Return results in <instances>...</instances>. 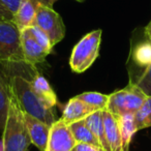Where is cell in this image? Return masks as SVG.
I'll return each instance as SVG.
<instances>
[{
  "instance_id": "obj_1",
  "label": "cell",
  "mask_w": 151,
  "mask_h": 151,
  "mask_svg": "<svg viewBox=\"0 0 151 151\" xmlns=\"http://www.w3.org/2000/svg\"><path fill=\"white\" fill-rule=\"evenodd\" d=\"M7 83L9 91L16 97L23 112L50 126L56 121L53 112L54 108L36 94L30 80L21 75H15L9 78Z\"/></svg>"
},
{
  "instance_id": "obj_2",
  "label": "cell",
  "mask_w": 151,
  "mask_h": 151,
  "mask_svg": "<svg viewBox=\"0 0 151 151\" xmlns=\"http://www.w3.org/2000/svg\"><path fill=\"white\" fill-rule=\"evenodd\" d=\"M9 94V113L2 132V151H26L32 143L24 119L23 110L11 91Z\"/></svg>"
},
{
  "instance_id": "obj_3",
  "label": "cell",
  "mask_w": 151,
  "mask_h": 151,
  "mask_svg": "<svg viewBox=\"0 0 151 151\" xmlns=\"http://www.w3.org/2000/svg\"><path fill=\"white\" fill-rule=\"evenodd\" d=\"M103 30L96 29L83 36L73 49L69 65L73 71L81 73L94 63L99 55Z\"/></svg>"
},
{
  "instance_id": "obj_4",
  "label": "cell",
  "mask_w": 151,
  "mask_h": 151,
  "mask_svg": "<svg viewBox=\"0 0 151 151\" xmlns=\"http://www.w3.org/2000/svg\"><path fill=\"white\" fill-rule=\"evenodd\" d=\"M146 99V95L134 83H129L125 88L117 90L109 95L107 110L115 117L125 114L134 115L142 107Z\"/></svg>"
},
{
  "instance_id": "obj_5",
  "label": "cell",
  "mask_w": 151,
  "mask_h": 151,
  "mask_svg": "<svg viewBox=\"0 0 151 151\" xmlns=\"http://www.w3.org/2000/svg\"><path fill=\"white\" fill-rule=\"evenodd\" d=\"M0 62H24L21 31L13 21L0 20Z\"/></svg>"
},
{
  "instance_id": "obj_6",
  "label": "cell",
  "mask_w": 151,
  "mask_h": 151,
  "mask_svg": "<svg viewBox=\"0 0 151 151\" xmlns=\"http://www.w3.org/2000/svg\"><path fill=\"white\" fill-rule=\"evenodd\" d=\"M34 25L42 30L51 40L53 47L60 42L65 36V26L62 18L51 5L40 2L36 13Z\"/></svg>"
},
{
  "instance_id": "obj_7",
  "label": "cell",
  "mask_w": 151,
  "mask_h": 151,
  "mask_svg": "<svg viewBox=\"0 0 151 151\" xmlns=\"http://www.w3.org/2000/svg\"><path fill=\"white\" fill-rule=\"evenodd\" d=\"M77 145L69 125L61 119L51 125L46 151H71Z\"/></svg>"
},
{
  "instance_id": "obj_8",
  "label": "cell",
  "mask_w": 151,
  "mask_h": 151,
  "mask_svg": "<svg viewBox=\"0 0 151 151\" xmlns=\"http://www.w3.org/2000/svg\"><path fill=\"white\" fill-rule=\"evenodd\" d=\"M21 46L24 63L29 66L34 67L35 65L44 62L49 55V53L46 52L34 40L29 28L21 31Z\"/></svg>"
},
{
  "instance_id": "obj_9",
  "label": "cell",
  "mask_w": 151,
  "mask_h": 151,
  "mask_svg": "<svg viewBox=\"0 0 151 151\" xmlns=\"http://www.w3.org/2000/svg\"><path fill=\"white\" fill-rule=\"evenodd\" d=\"M24 113V119H25L26 125L28 128L31 143L36 146L40 151H46L47 143H48L49 132H50L51 126L46 124L45 122L32 117L29 114Z\"/></svg>"
},
{
  "instance_id": "obj_10",
  "label": "cell",
  "mask_w": 151,
  "mask_h": 151,
  "mask_svg": "<svg viewBox=\"0 0 151 151\" xmlns=\"http://www.w3.org/2000/svg\"><path fill=\"white\" fill-rule=\"evenodd\" d=\"M93 112H95L94 109H92L91 107H89L88 105H86L75 96L67 101L64 109H63L62 117L60 119L63 122H65L67 125H69L73 122L84 120Z\"/></svg>"
},
{
  "instance_id": "obj_11",
  "label": "cell",
  "mask_w": 151,
  "mask_h": 151,
  "mask_svg": "<svg viewBox=\"0 0 151 151\" xmlns=\"http://www.w3.org/2000/svg\"><path fill=\"white\" fill-rule=\"evenodd\" d=\"M40 4V0H24L21 6L14 15L13 22L20 31L30 28L34 25L37 9Z\"/></svg>"
},
{
  "instance_id": "obj_12",
  "label": "cell",
  "mask_w": 151,
  "mask_h": 151,
  "mask_svg": "<svg viewBox=\"0 0 151 151\" xmlns=\"http://www.w3.org/2000/svg\"><path fill=\"white\" fill-rule=\"evenodd\" d=\"M104 117V125H105V134L106 139L109 144L111 151H123L122 148V139L120 134L119 124H118L117 118L110 113L108 110L103 111Z\"/></svg>"
},
{
  "instance_id": "obj_13",
  "label": "cell",
  "mask_w": 151,
  "mask_h": 151,
  "mask_svg": "<svg viewBox=\"0 0 151 151\" xmlns=\"http://www.w3.org/2000/svg\"><path fill=\"white\" fill-rule=\"evenodd\" d=\"M30 84H31L32 88L35 91L36 94L40 97H42L51 107L54 108L57 105L56 93L44 76L40 75V73H35V76L30 80Z\"/></svg>"
},
{
  "instance_id": "obj_14",
  "label": "cell",
  "mask_w": 151,
  "mask_h": 151,
  "mask_svg": "<svg viewBox=\"0 0 151 151\" xmlns=\"http://www.w3.org/2000/svg\"><path fill=\"white\" fill-rule=\"evenodd\" d=\"M87 126L89 129L92 132V134L95 136V138L99 140L101 148L104 151H111L110 150L109 144L106 139L105 134V125H104V117H103V111H95L92 114L85 118Z\"/></svg>"
},
{
  "instance_id": "obj_15",
  "label": "cell",
  "mask_w": 151,
  "mask_h": 151,
  "mask_svg": "<svg viewBox=\"0 0 151 151\" xmlns=\"http://www.w3.org/2000/svg\"><path fill=\"white\" fill-rule=\"evenodd\" d=\"M116 118H117L120 134H121L122 148H123V151H128V147L132 140V137L138 132L134 115V114H125V115L118 116Z\"/></svg>"
},
{
  "instance_id": "obj_16",
  "label": "cell",
  "mask_w": 151,
  "mask_h": 151,
  "mask_svg": "<svg viewBox=\"0 0 151 151\" xmlns=\"http://www.w3.org/2000/svg\"><path fill=\"white\" fill-rule=\"evenodd\" d=\"M69 128H70V132L73 134L77 144H89L101 148L99 140L95 138L92 132L89 129L85 120H80V121L69 124Z\"/></svg>"
},
{
  "instance_id": "obj_17",
  "label": "cell",
  "mask_w": 151,
  "mask_h": 151,
  "mask_svg": "<svg viewBox=\"0 0 151 151\" xmlns=\"http://www.w3.org/2000/svg\"><path fill=\"white\" fill-rule=\"evenodd\" d=\"M76 97L88 105L92 109H94L95 111H105L108 108L109 95L104 94V93L89 91V92L81 93Z\"/></svg>"
},
{
  "instance_id": "obj_18",
  "label": "cell",
  "mask_w": 151,
  "mask_h": 151,
  "mask_svg": "<svg viewBox=\"0 0 151 151\" xmlns=\"http://www.w3.org/2000/svg\"><path fill=\"white\" fill-rule=\"evenodd\" d=\"M9 97L11 94H9V83L0 73V130L2 132L7 118V113H9Z\"/></svg>"
},
{
  "instance_id": "obj_19",
  "label": "cell",
  "mask_w": 151,
  "mask_h": 151,
  "mask_svg": "<svg viewBox=\"0 0 151 151\" xmlns=\"http://www.w3.org/2000/svg\"><path fill=\"white\" fill-rule=\"evenodd\" d=\"M134 62L145 68L151 64V42L148 38L134 48Z\"/></svg>"
},
{
  "instance_id": "obj_20",
  "label": "cell",
  "mask_w": 151,
  "mask_h": 151,
  "mask_svg": "<svg viewBox=\"0 0 151 151\" xmlns=\"http://www.w3.org/2000/svg\"><path fill=\"white\" fill-rule=\"evenodd\" d=\"M134 120L138 130L151 127V97H147L142 107L134 114Z\"/></svg>"
},
{
  "instance_id": "obj_21",
  "label": "cell",
  "mask_w": 151,
  "mask_h": 151,
  "mask_svg": "<svg viewBox=\"0 0 151 151\" xmlns=\"http://www.w3.org/2000/svg\"><path fill=\"white\" fill-rule=\"evenodd\" d=\"M30 32H31L32 36L34 37V40L37 42V44L44 49L46 52H48L50 54L53 50V45L51 44V40L49 38V36L42 31L40 28H38L37 26L33 25L29 28Z\"/></svg>"
},
{
  "instance_id": "obj_22",
  "label": "cell",
  "mask_w": 151,
  "mask_h": 151,
  "mask_svg": "<svg viewBox=\"0 0 151 151\" xmlns=\"http://www.w3.org/2000/svg\"><path fill=\"white\" fill-rule=\"evenodd\" d=\"M134 84L146 95V97H151V64L144 69L140 79Z\"/></svg>"
},
{
  "instance_id": "obj_23",
  "label": "cell",
  "mask_w": 151,
  "mask_h": 151,
  "mask_svg": "<svg viewBox=\"0 0 151 151\" xmlns=\"http://www.w3.org/2000/svg\"><path fill=\"white\" fill-rule=\"evenodd\" d=\"M23 1L24 0H0V2L2 3L7 9H9L13 13V15L17 13Z\"/></svg>"
},
{
  "instance_id": "obj_24",
  "label": "cell",
  "mask_w": 151,
  "mask_h": 151,
  "mask_svg": "<svg viewBox=\"0 0 151 151\" xmlns=\"http://www.w3.org/2000/svg\"><path fill=\"white\" fill-rule=\"evenodd\" d=\"M0 20H7V21L14 20L13 13L9 9H7L1 2H0Z\"/></svg>"
},
{
  "instance_id": "obj_25",
  "label": "cell",
  "mask_w": 151,
  "mask_h": 151,
  "mask_svg": "<svg viewBox=\"0 0 151 151\" xmlns=\"http://www.w3.org/2000/svg\"><path fill=\"white\" fill-rule=\"evenodd\" d=\"M76 151H104L101 147L93 146L89 144H77L75 147Z\"/></svg>"
},
{
  "instance_id": "obj_26",
  "label": "cell",
  "mask_w": 151,
  "mask_h": 151,
  "mask_svg": "<svg viewBox=\"0 0 151 151\" xmlns=\"http://www.w3.org/2000/svg\"><path fill=\"white\" fill-rule=\"evenodd\" d=\"M145 34H146L147 38L151 42V21L149 22V24L145 28Z\"/></svg>"
},
{
  "instance_id": "obj_27",
  "label": "cell",
  "mask_w": 151,
  "mask_h": 151,
  "mask_svg": "<svg viewBox=\"0 0 151 151\" xmlns=\"http://www.w3.org/2000/svg\"><path fill=\"white\" fill-rule=\"evenodd\" d=\"M40 2H42V3H46V4L50 5V3L53 2V1H55V0H40Z\"/></svg>"
},
{
  "instance_id": "obj_28",
  "label": "cell",
  "mask_w": 151,
  "mask_h": 151,
  "mask_svg": "<svg viewBox=\"0 0 151 151\" xmlns=\"http://www.w3.org/2000/svg\"><path fill=\"white\" fill-rule=\"evenodd\" d=\"M71 151H76V150H75V148H73V150H71Z\"/></svg>"
}]
</instances>
